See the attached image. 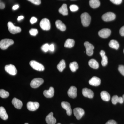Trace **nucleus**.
<instances>
[{
  "mask_svg": "<svg viewBox=\"0 0 124 124\" xmlns=\"http://www.w3.org/2000/svg\"><path fill=\"white\" fill-rule=\"evenodd\" d=\"M49 45L48 44H45L41 46V49L43 51L45 52H47L49 50Z\"/></svg>",
  "mask_w": 124,
  "mask_h": 124,
  "instance_id": "33",
  "label": "nucleus"
},
{
  "mask_svg": "<svg viewBox=\"0 0 124 124\" xmlns=\"http://www.w3.org/2000/svg\"><path fill=\"white\" fill-rule=\"evenodd\" d=\"M39 104L37 102H29L27 103V108L30 111H35L39 107Z\"/></svg>",
  "mask_w": 124,
  "mask_h": 124,
  "instance_id": "12",
  "label": "nucleus"
},
{
  "mask_svg": "<svg viewBox=\"0 0 124 124\" xmlns=\"http://www.w3.org/2000/svg\"><path fill=\"white\" fill-rule=\"evenodd\" d=\"M100 96L102 99L105 101H108L110 99V94L106 91H102L100 93Z\"/></svg>",
  "mask_w": 124,
  "mask_h": 124,
  "instance_id": "22",
  "label": "nucleus"
},
{
  "mask_svg": "<svg viewBox=\"0 0 124 124\" xmlns=\"http://www.w3.org/2000/svg\"><path fill=\"white\" fill-rule=\"evenodd\" d=\"M119 33L122 36H124V26L120 29Z\"/></svg>",
  "mask_w": 124,
  "mask_h": 124,
  "instance_id": "40",
  "label": "nucleus"
},
{
  "mask_svg": "<svg viewBox=\"0 0 124 124\" xmlns=\"http://www.w3.org/2000/svg\"><path fill=\"white\" fill-rule=\"evenodd\" d=\"M60 124V123H58V124Z\"/></svg>",
  "mask_w": 124,
  "mask_h": 124,
  "instance_id": "48",
  "label": "nucleus"
},
{
  "mask_svg": "<svg viewBox=\"0 0 124 124\" xmlns=\"http://www.w3.org/2000/svg\"><path fill=\"white\" fill-rule=\"evenodd\" d=\"M54 50V45L51 44L49 45V50L51 51H53Z\"/></svg>",
  "mask_w": 124,
  "mask_h": 124,
  "instance_id": "42",
  "label": "nucleus"
},
{
  "mask_svg": "<svg viewBox=\"0 0 124 124\" xmlns=\"http://www.w3.org/2000/svg\"><path fill=\"white\" fill-rule=\"evenodd\" d=\"M29 33L31 35L35 36L38 34V30L36 29L32 28L29 31Z\"/></svg>",
  "mask_w": 124,
  "mask_h": 124,
  "instance_id": "34",
  "label": "nucleus"
},
{
  "mask_svg": "<svg viewBox=\"0 0 124 124\" xmlns=\"http://www.w3.org/2000/svg\"><path fill=\"white\" fill-rule=\"evenodd\" d=\"M46 121L48 124H55L56 122V120L53 116V113L50 112L46 116L45 119Z\"/></svg>",
  "mask_w": 124,
  "mask_h": 124,
  "instance_id": "17",
  "label": "nucleus"
},
{
  "mask_svg": "<svg viewBox=\"0 0 124 124\" xmlns=\"http://www.w3.org/2000/svg\"><path fill=\"white\" fill-rule=\"evenodd\" d=\"M111 34L110 29L108 28H104L101 29L98 32L99 35L102 38H108L110 35Z\"/></svg>",
  "mask_w": 124,
  "mask_h": 124,
  "instance_id": "11",
  "label": "nucleus"
},
{
  "mask_svg": "<svg viewBox=\"0 0 124 124\" xmlns=\"http://www.w3.org/2000/svg\"><path fill=\"white\" fill-rule=\"evenodd\" d=\"M30 66L36 70L42 71L44 70V66L35 60H31L29 63Z\"/></svg>",
  "mask_w": 124,
  "mask_h": 124,
  "instance_id": "3",
  "label": "nucleus"
},
{
  "mask_svg": "<svg viewBox=\"0 0 124 124\" xmlns=\"http://www.w3.org/2000/svg\"><path fill=\"white\" fill-rule=\"evenodd\" d=\"M40 26L43 30L48 31L50 29V23L49 20L47 18H44L41 21Z\"/></svg>",
  "mask_w": 124,
  "mask_h": 124,
  "instance_id": "7",
  "label": "nucleus"
},
{
  "mask_svg": "<svg viewBox=\"0 0 124 124\" xmlns=\"http://www.w3.org/2000/svg\"><path fill=\"white\" fill-rule=\"evenodd\" d=\"M5 69L6 72L11 75H15L17 72L16 68L13 64L6 65L5 66Z\"/></svg>",
  "mask_w": 124,
  "mask_h": 124,
  "instance_id": "6",
  "label": "nucleus"
},
{
  "mask_svg": "<svg viewBox=\"0 0 124 124\" xmlns=\"http://www.w3.org/2000/svg\"><path fill=\"white\" fill-rule=\"evenodd\" d=\"M100 4L99 0H90V6L93 8H98L100 6Z\"/></svg>",
  "mask_w": 124,
  "mask_h": 124,
  "instance_id": "26",
  "label": "nucleus"
},
{
  "mask_svg": "<svg viewBox=\"0 0 124 124\" xmlns=\"http://www.w3.org/2000/svg\"><path fill=\"white\" fill-rule=\"evenodd\" d=\"M81 23L84 26H88L90 24L91 18L88 13H82L81 15Z\"/></svg>",
  "mask_w": 124,
  "mask_h": 124,
  "instance_id": "1",
  "label": "nucleus"
},
{
  "mask_svg": "<svg viewBox=\"0 0 124 124\" xmlns=\"http://www.w3.org/2000/svg\"><path fill=\"white\" fill-rule=\"evenodd\" d=\"M19 5H15L13 7V9L14 10H17V9H18L19 8Z\"/></svg>",
  "mask_w": 124,
  "mask_h": 124,
  "instance_id": "44",
  "label": "nucleus"
},
{
  "mask_svg": "<svg viewBox=\"0 0 124 124\" xmlns=\"http://www.w3.org/2000/svg\"><path fill=\"white\" fill-rule=\"evenodd\" d=\"M82 93L85 97L92 98L94 97V93L91 90L87 88H85L82 89Z\"/></svg>",
  "mask_w": 124,
  "mask_h": 124,
  "instance_id": "15",
  "label": "nucleus"
},
{
  "mask_svg": "<svg viewBox=\"0 0 124 124\" xmlns=\"http://www.w3.org/2000/svg\"><path fill=\"white\" fill-rule=\"evenodd\" d=\"M66 68V63L64 60H62L59 62V63L57 66V68L59 71L62 72L64 68Z\"/></svg>",
  "mask_w": 124,
  "mask_h": 124,
  "instance_id": "30",
  "label": "nucleus"
},
{
  "mask_svg": "<svg viewBox=\"0 0 124 124\" xmlns=\"http://www.w3.org/2000/svg\"><path fill=\"white\" fill-rule=\"evenodd\" d=\"M86 48V54L88 56H91L93 54L94 46L88 41H86L84 44Z\"/></svg>",
  "mask_w": 124,
  "mask_h": 124,
  "instance_id": "9",
  "label": "nucleus"
},
{
  "mask_svg": "<svg viewBox=\"0 0 124 124\" xmlns=\"http://www.w3.org/2000/svg\"></svg>",
  "mask_w": 124,
  "mask_h": 124,
  "instance_id": "49",
  "label": "nucleus"
},
{
  "mask_svg": "<svg viewBox=\"0 0 124 124\" xmlns=\"http://www.w3.org/2000/svg\"><path fill=\"white\" fill-rule=\"evenodd\" d=\"M7 26H8L9 31L12 34H16V33H19L21 31V29L20 27L15 26L11 22H8L7 24Z\"/></svg>",
  "mask_w": 124,
  "mask_h": 124,
  "instance_id": "4",
  "label": "nucleus"
},
{
  "mask_svg": "<svg viewBox=\"0 0 124 124\" xmlns=\"http://www.w3.org/2000/svg\"><path fill=\"white\" fill-rule=\"evenodd\" d=\"M118 70L124 76V66L122 65H119L118 67Z\"/></svg>",
  "mask_w": 124,
  "mask_h": 124,
  "instance_id": "36",
  "label": "nucleus"
},
{
  "mask_svg": "<svg viewBox=\"0 0 124 124\" xmlns=\"http://www.w3.org/2000/svg\"><path fill=\"white\" fill-rule=\"evenodd\" d=\"M89 65L91 68L93 69H98L99 67L98 63L94 59H91L89 61Z\"/></svg>",
  "mask_w": 124,
  "mask_h": 124,
  "instance_id": "27",
  "label": "nucleus"
},
{
  "mask_svg": "<svg viewBox=\"0 0 124 124\" xmlns=\"http://www.w3.org/2000/svg\"><path fill=\"white\" fill-rule=\"evenodd\" d=\"M61 106L62 108H64L66 111V113L68 115L70 116L72 113L70 104L68 102H62L61 103Z\"/></svg>",
  "mask_w": 124,
  "mask_h": 124,
  "instance_id": "13",
  "label": "nucleus"
},
{
  "mask_svg": "<svg viewBox=\"0 0 124 124\" xmlns=\"http://www.w3.org/2000/svg\"><path fill=\"white\" fill-rule=\"evenodd\" d=\"M59 12L62 15L64 16L68 15V10L67 5L66 4H63L62 5L59 9Z\"/></svg>",
  "mask_w": 124,
  "mask_h": 124,
  "instance_id": "25",
  "label": "nucleus"
},
{
  "mask_svg": "<svg viewBox=\"0 0 124 124\" xmlns=\"http://www.w3.org/2000/svg\"><path fill=\"white\" fill-rule=\"evenodd\" d=\"M5 7V5L4 4L3 2H0V9H4V8Z\"/></svg>",
  "mask_w": 124,
  "mask_h": 124,
  "instance_id": "43",
  "label": "nucleus"
},
{
  "mask_svg": "<svg viewBox=\"0 0 124 124\" xmlns=\"http://www.w3.org/2000/svg\"><path fill=\"white\" fill-rule=\"evenodd\" d=\"M9 93L8 91L5 90H4L1 89L0 90V96L2 98H6L9 97Z\"/></svg>",
  "mask_w": 124,
  "mask_h": 124,
  "instance_id": "32",
  "label": "nucleus"
},
{
  "mask_svg": "<svg viewBox=\"0 0 124 124\" xmlns=\"http://www.w3.org/2000/svg\"><path fill=\"white\" fill-rule=\"evenodd\" d=\"M70 10L72 12H75V11H77L79 9V7L76 5H71L69 7Z\"/></svg>",
  "mask_w": 124,
  "mask_h": 124,
  "instance_id": "35",
  "label": "nucleus"
},
{
  "mask_svg": "<svg viewBox=\"0 0 124 124\" xmlns=\"http://www.w3.org/2000/svg\"><path fill=\"white\" fill-rule=\"evenodd\" d=\"M77 89L75 86H71L68 91V95L69 97L75 98L77 96Z\"/></svg>",
  "mask_w": 124,
  "mask_h": 124,
  "instance_id": "14",
  "label": "nucleus"
},
{
  "mask_svg": "<svg viewBox=\"0 0 124 124\" xmlns=\"http://www.w3.org/2000/svg\"><path fill=\"white\" fill-rule=\"evenodd\" d=\"M109 46L111 48L115 49L116 50L118 49L119 47V44L117 41L116 40H111L109 43Z\"/></svg>",
  "mask_w": 124,
  "mask_h": 124,
  "instance_id": "29",
  "label": "nucleus"
},
{
  "mask_svg": "<svg viewBox=\"0 0 124 124\" xmlns=\"http://www.w3.org/2000/svg\"><path fill=\"white\" fill-rule=\"evenodd\" d=\"M102 18L103 20L105 22H110L114 20L115 19L116 15L112 12H108L103 14Z\"/></svg>",
  "mask_w": 124,
  "mask_h": 124,
  "instance_id": "8",
  "label": "nucleus"
},
{
  "mask_svg": "<svg viewBox=\"0 0 124 124\" xmlns=\"http://www.w3.org/2000/svg\"><path fill=\"white\" fill-rule=\"evenodd\" d=\"M28 124V123H25V124Z\"/></svg>",
  "mask_w": 124,
  "mask_h": 124,
  "instance_id": "47",
  "label": "nucleus"
},
{
  "mask_svg": "<svg viewBox=\"0 0 124 124\" xmlns=\"http://www.w3.org/2000/svg\"><path fill=\"white\" fill-rule=\"evenodd\" d=\"M14 43V41L11 39H4L1 40L0 42V47L2 50H5L10 46L13 44Z\"/></svg>",
  "mask_w": 124,
  "mask_h": 124,
  "instance_id": "2",
  "label": "nucleus"
},
{
  "mask_svg": "<svg viewBox=\"0 0 124 124\" xmlns=\"http://www.w3.org/2000/svg\"><path fill=\"white\" fill-rule=\"evenodd\" d=\"M73 112L74 115L78 120L80 119L85 113L84 110L80 108H74Z\"/></svg>",
  "mask_w": 124,
  "mask_h": 124,
  "instance_id": "10",
  "label": "nucleus"
},
{
  "mask_svg": "<svg viewBox=\"0 0 124 124\" xmlns=\"http://www.w3.org/2000/svg\"><path fill=\"white\" fill-rule=\"evenodd\" d=\"M105 124H117L115 120H111L108 121Z\"/></svg>",
  "mask_w": 124,
  "mask_h": 124,
  "instance_id": "41",
  "label": "nucleus"
},
{
  "mask_svg": "<svg viewBox=\"0 0 124 124\" xmlns=\"http://www.w3.org/2000/svg\"><path fill=\"white\" fill-rule=\"evenodd\" d=\"M55 25L57 28L61 31H64L66 29L65 24L61 20H57L55 22Z\"/></svg>",
  "mask_w": 124,
  "mask_h": 124,
  "instance_id": "24",
  "label": "nucleus"
},
{
  "mask_svg": "<svg viewBox=\"0 0 124 124\" xmlns=\"http://www.w3.org/2000/svg\"><path fill=\"white\" fill-rule=\"evenodd\" d=\"M75 41L72 39H68L64 43V46L66 48H71L74 46Z\"/></svg>",
  "mask_w": 124,
  "mask_h": 124,
  "instance_id": "28",
  "label": "nucleus"
},
{
  "mask_svg": "<svg viewBox=\"0 0 124 124\" xmlns=\"http://www.w3.org/2000/svg\"><path fill=\"white\" fill-rule=\"evenodd\" d=\"M110 1L116 5H119L122 2V0H110Z\"/></svg>",
  "mask_w": 124,
  "mask_h": 124,
  "instance_id": "38",
  "label": "nucleus"
},
{
  "mask_svg": "<svg viewBox=\"0 0 124 124\" xmlns=\"http://www.w3.org/2000/svg\"><path fill=\"white\" fill-rule=\"evenodd\" d=\"M12 103L15 107L17 109H20L23 106V103L19 99L14 98L12 101Z\"/></svg>",
  "mask_w": 124,
  "mask_h": 124,
  "instance_id": "19",
  "label": "nucleus"
},
{
  "mask_svg": "<svg viewBox=\"0 0 124 124\" xmlns=\"http://www.w3.org/2000/svg\"><path fill=\"white\" fill-rule=\"evenodd\" d=\"M54 93V89L53 87H50L48 90H45L43 92V94L46 97L51 98L53 97Z\"/></svg>",
  "mask_w": 124,
  "mask_h": 124,
  "instance_id": "18",
  "label": "nucleus"
},
{
  "mask_svg": "<svg viewBox=\"0 0 124 124\" xmlns=\"http://www.w3.org/2000/svg\"><path fill=\"white\" fill-rule=\"evenodd\" d=\"M122 98H123V100H124V94L122 96Z\"/></svg>",
  "mask_w": 124,
  "mask_h": 124,
  "instance_id": "46",
  "label": "nucleus"
},
{
  "mask_svg": "<svg viewBox=\"0 0 124 124\" xmlns=\"http://www.w3.org/2000/svg\"><path fill=\"white\" fill-rule=\"evenodd\" d=\"M27 0L36 5L40 4L41 3V0Z\"/></svg>",
  "mask_w": 124,
  "mask_h": 124,
  "instance_id": "37",
  "label": "nucleus"
},
{
  "mask_svg": "<svg viewBox=\"0 0 124 124\" xmlns=\"http://www.w3.org/2000/svg\"><path fill=\"white\" fill-rule=\"evenodd\" d=\"M89 84L92 86H98L100 84L101 80L97 77H93L89 81Z\"/></svg>",
  "mask_w": 124,
  "mask_h": 124,
  "instance_id": "16",
  "label": "nucleus"
},
{
  "mask_svg": "<svg viewBox=\"0 0 124 124\" xmlns=\"http://www.w3.org/2000/svg\"><path fill=\"white\" fill-rule=\"evenodd\" d=\"M69 68L72 72H75L79 68V66L76 62H74L70 63L69 64Z\"/></svg>",
  "mask_w": 124,
  "mask_h": 124,
  "instance_id": "31",
  "label": "nucleus"
},
{
  "mask_svg": "<svg viewBox=\"0 0 124 124\" xmlns=\"http://www.w3.org/2000/svg\"><path fill=\"white\" fill-rule=\"evenodd\" d=\"M100 54L102 58V65L103 66H105L108 63V58L107 56L105 55V51L103 50H101L100 52Z\"/></svg>",
  "mask_w": 124,
  "mask_h": 124,
  "instance_id": "21",
  "label": "nucleus"
},
{
  "mask_svg": "<svg viewBox=\"0 0 124 124\" xmlns=\"http://www.w3.org/2000/svg\"><path fill=\"white\" fill-rule=\"evenodd\" d=\"M37 19L35 17H32L30 19V22L31 24H33L36 22Z\"/></svg>",
  "mask_w": 124,
  "mask_h": 124,
  "instance_id": "39",
  "label": "nucleus"
},
{
  "mask_svg": "<svg viewBox=\"0 0 124 124\" xmlns=\"http://www.w3.org/2000/svg\"><path fill=\"white\" fill-rule=\"evenodd\" d=\"M44 81L41 78H36L33 79L30 83L31 87L33 88H36L40 86L44 83Z\"/></svg>",
  "mask_w": 124,
  "mask_h": 124,
  "instance_id": "5",
  "label": "nucleus"
},
{
  "mask_svg": "<svg viewBox=\"0 0 124 124\" xmlns=\"http://www.w3.org/2000/svg\"><path fill=\"white\" fill-rule=\"evenodd\" d=\"M112 102L113 104H117V103H119L121 104H122L124 102L122 97H119L116 95H114L112 98Z\"/></svg>",
  "mask_w": 124,
  "mask_h": 124,
  "instance_id": "20",
  "label": "nucleus"
},
{
  "mask_svg": "<svg viewBox=\"0 0 124 124\" xmlns=\"http://www.w3.org/2000/svg\"><path fill=\"white\" fill-rule=\"evenodd\" d=\"M24 18V17L23 16H19L18 17V21H20V20H22V19H23Z\"/></svg>",
  "mask_w": 124,
  "mask_h": 124,
  "instance_id": "45",
  "label": "nucleus"
},
{
  "mask_svg": "<svg viewBox=\"0 0 124 124\" xmlns=\"http://www.w3.org/2000/svg\"><path fill=\"white\" fill-rule=\"evenodd\" d=\"M0 117L2 119L5 120L7 119L8 117L5 109L2 107H0Z\"/></svg>",
  "mask_w": 124,
  "mask_h": 124,
  "instance_id": "23",
  "label": "nucleus"
}]
</instances>
